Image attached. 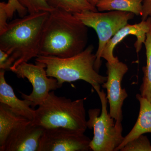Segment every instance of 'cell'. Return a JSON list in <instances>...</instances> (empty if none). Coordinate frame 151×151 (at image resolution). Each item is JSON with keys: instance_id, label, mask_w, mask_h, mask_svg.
Listing matches in <instances>:
<instances>
[{"instance_id": "cell-1", "label": "cell", "mask_w": 151, "mask_h": 151, "mask_svg": "<svg viewBox=\"0 0 151 151\" xmlns=\"http://www.w3.org/2000/svg\"><path fill=\"white\" fill-rule=\"evenodd\" d=\"M87 27L73 14L53 9L44 27L39 55L65 58L78 54L86 47Z\"/></svg>"}, {"instance_id": "cell-6", "label": "cell", "mask_w": 151, "mask_h": 151, "mask_svg": "<svg viewBox=\"0 0 151 151\" xmlns=\"http://www.w3.org/2000/svg\"><path fill=\"white\" fill-rule=\"evenodd\" d=\"M85 25L94 29L99 40L94 68L99 72L102 64V54L108 41L118 31L134 19L135 14L130 12L112 11L107 12L87 11L73 14Z\"/></svg>"}, {"instance_id": "cell-9", "label": "cell", "mask_w": 151, "mask_h": 151, "mask_svg": "<svg viewBox=\"0 0 151 151\" xmlns=\"http://www.w3.org/2000/svg\"><path fill=\"white\" fill-rule=\"evenodd\" d=\"M105 65L107 80L102 86L107 90L109 113L115 121L122 122V107L128 95L126 89L122 88V82L129 68L127 64L120 61L112 63L107 62Z\"/></svg>"}, {"instance_id": "cell-13", "label": "cell", "mask_w": 151, "mask_h": 151, "mask_svg": "<svg viewBox=\"0 0 151 151\" xmlns=\"http://www.w3.org/2000/svg\"><path fill=\"white\" fill-rule=\"evenodd\" d=\"M136 98L140 105L137 120L132 130L124 137L123 142L115 151H120L127 143L140 135L151 133V103L140 94H137Z\"/></svg>"}, {"instance_id": "cell-22", "label": "cell", "mask_w": 151, "mask_h": 151, "mask_svg": "<svg viewBox=\"0 0 151 151\" xmlns=\"http://www.w3.org/2000/svg\"><path fill=\"white\" fill-rule=\"evenodd\" d=\"M8 19H9L7 14L2 2L0 3V33L4 31L7 26Z\"/></svg>"}, {"instance_id": "cell-2", "label": "cell", "mask_w": 151, "mask_h": 151, "mask_svg": "<svg viewBox=\"0 0 151 151\" xmlns=\"http://www.w3.org/2000/svg\"><path fill=\"white\" fill-rule=\"evenodd\" d=\"M49 14H29L9 23L0 33V50L7 53L14 62L11 71L39 55L41 38Z\"/></svg>"}, {"instance_id": "cell-5", "label": "cell", "mask_w": 151, "mask_h": 151, "mask_svg": "<svg viewBox=\"0 0 151 151\" xmlns=\"http://www.w3.org/2000/svg\"><path fill=\"white\" fill-rule=\"evenodd\" d=\"M102 109H89L87 128L94 130V137L90 143L93 151H115L123 142L122 122L115 121L108 111V100L104 90H97Z\"/></svg>"}, {"instance_id": "cell-14", "label": "cell", "mask_w": 151, "mask_h": 151, "mask_svg": "<svg viewBox=\"0 0 151 151\" xmlns=\"http://www.w3.org/2000/svg\"><path fill=\"white\" fill-rule=\"evenodd\" d=\"M29 120L17 115L4 104L0 103V147L5 142L11 132L20 124Z\"/></svg>"}, {"instance_id": "cell-20", "label": "cell", "mask_w": 151, "mask_h": 151, "mask_svg": "<svg viewBox=\"0 0 151 151\" xmlns=\"http://www.w3.org/2000/svg\"><path fill=\"white\" fill-rule=\"evenodd\" d=\"M2 3L9 19L12 18L14 13L16 12L20 17L27 15V9L22 6L18 0H8L7 3Z\"/></svg>"}, {"instance_id": "cell-15", "label": "cell", "mask_w": 151, "mask_h": 151, "mask_svg": "<svg viewBox=\"0 0 151 151\" xmlns=\"http://www.w3.org/2000/svg\"><path fill=\"white\" fill-rule=\"evenodd\" d=\"M143 0H99L96 7L98 12L118 11L130 12L141 16Z\"/></svg>"}, {"instance_id": "cell-7", "label": "cell", "mask_w": 151, "mask_h": 151, "mask_svg": "<svg viewBox=\"0 0 151 151\" xmlns=\"http://www.w3.org/2000/svg\"><path fill=\"white\" fill-rule=\"evenodd\" d=\"M22 63L12 70L18 78H27L32 85V92L29 95L20 92L22 98L29 101L32 108L40 105L52 91L61 87L56 78L47 76L43 63Z\"/></svg>"}, {"instance_id": "cell-10", "label": "cell", "mask_w": 151, "mask_h": 151, "mask_svg": "<svg viewBox=\"0 0 151 151\" xmlns=\"http://www.w3.org/2000/svg\"><path fill=\"white\" fill-rule=\"evenodd\" d=\"M45 129L31 121L19 125L11 132L1 151H37Z\"/></svg>"}, {"instance_id": "cell-19", "label": "cell", "mask_w": 151, "mask_h": 151, "mask_svg": "<svg viewBox=\"0 0 151 151\" xmlns=\"http://www.w3.org/2000/svg\"><path fill=\"white\" fill-rule=\"evenodd\" d=\"M18 1L27 9L29 14L41 12H50L52 10L47 2L46 0H18Z\"/></svg>"}, {"instance_id": "cell-11", "label": "cell", "mask_w": 151, "mask_h": 151, "mask_svg": "<svg viewBox=\"0 0 151 151\" xmlns=\"http://www.w3.org/2000/svg\"><path fill=\"white\" fill-rule=\"evenodd\" d=\"M151 24V17H149L147 20L134 24H128L119 30L105 46L102 58L109 63H114L119 61L117 57L114 56L113 51L115 47L128 36L134 35L137 40L134 44L136 51L138 53L140 51L143 44L145 43L147 33L150 29Z\"/></svg>"}, {"instance_id": "cell-23", "label": "cell", "mask_w": 151, "mask_h": 151, "mask_svg": "<svg viewBox=\"0 0 151 151\" xmlns=\"http://www.w3.org/2000/svg\"><path fill=\"white\" fill-rule=\"evenodd\" d=\"M142 21H145L149 17H151V0H143L142 11L141 15Z\"/></svg>"}, {"instance_id": "cell-17", "label": "cell", "mask_w": 151, "mask_h": 151, "mask_svg": "<svg viewBox=\"0 0 151 151\" xmlns=\"http://www.w3.org/2000/svg\"><path fill=\"white\" fill-rule=\"evenodd\" d=\"M52 9H59L72 14L87 11L98 12L97 8L91 5L87 0H46Z\"/></svg>"}, {"instance_id": "cell-21", "label": "cell", "mask_w": 151, "mask_h": 151, "mask_svg": "<svg viewBox=\"0 0 151 151\" xmlns=\"http://www.w3.org/2000/svg\"><path fill=\"white\" fill-rule=\"evenodd\" d=\"M14 62L10 56L5 52L0 50V69L4 70H10Z\"/></svg>"}, {"instance_id": "cell-24", "label": "cell", "mask_w": 151, "mask_h": 151, "mask_svg": "<svg viewBox=\"0 0 151 151\" xmlns=\"http://www.w3.org/2000/svg\"><path fill=\"white\" fill-rule=\"evenodd\" d=\"M99 1V0H87V1L94 7H96V5Z\"/></svg>"}, {"instance_id": "cell-16", "label": "cell", "mask_w": 151, "mask_h": 151, "mask_svg": "<svg viewBox=\"0 0 151 151\" xmlns=\"http://www.w3.org/2000/svg\"><path fill=\"white\" fill-rule=\"evenodd\" d=\"M144 45L146 49L147 63L142 68L144 76L140 87L141 95L151 103V24L147 33Z\"/></svg>"}, {"instance_id": "cell-18", "label": "cell", "mask_w": 151, "mask_h": 151, "mask_svg": "<svg viewBox=\"0 0 151 151\" xmlns=\"http://www.w3.org/2000/svg\"><path fill=\"white\" fill-rule=\"evenodd\" d=\"M120 151H151V144L147 137L144 135L127 143Z\"/></svg>"}, {"instance_id": "cell-12", "label": "cell", "mask_w": 151, "mask_h": 151, "mask_svg": "<svg viewBox=\"0 0 151 151\" xmlns=\"http://www.w3.org/2000/svg\"><path fill=\"white\" fill-rule=\"evenodd\" d=\"M5 70L0 71V103L4 104L14 113L32 122L35 110L31 108V103L27 100L17 97L12 87L6 81Z\"/></svg>"}, {"instance_id": "cell-3", "label": "cell", "mask_w": 151, "mask_h": 151, "mask_svg": "<svg viewBox=\"0 0 151 151\" xmlns=\"http://www.w3.org/2000/svg\"><path fill=\"white\" fill-rule=\"evenodd\" d=\"M94 49V46L90 45L78 54L65 58L39 55L35 62L43 63L47 76L56 78L60 87L65 82L81 80L91 84L97 91L107 81V76L100 75L95 70Z\"/></svg>"}, {"instance_id": "cell-4", "label": "cell", "mask_w": 151, "mask_h": 151, "mask_svg": "<svg viewBox=\"0 0 151 151\" xmlns=\"http://www.w3.org/2000/svg\"><path fill=\"white\" fill-rule=\"evenodd\" d=\"M84 102L60 97L52 91L35 110L32 123L45 129L64 128L84 133L88 128Z\"/></svg>"}, {"instance_id": "cell-8", "label": "cell", "mask_w": 151, "mask_h": 151, "mask_svg": "<svg viewBox=\"0 0 151 151\" xmlns=\"http://www.w3.org/2000/svg\"><path fill=\"white\" fill-rule=\"evenodd\" d=\"M90 138L84 133L64 128L45 129L37 151H88Z\"/></svg>"}]
</instances>
